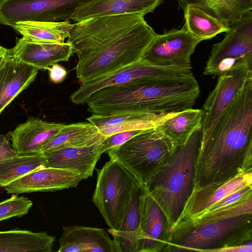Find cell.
Masks as SVG:
<instances>
[{"label":"cell","instance_id":"6da1fadb","mask_svg":"<svg viewBox=\"0 0 252 252\" xmlns=\"http://www.w3.org/2000/svg\"><path fill=\"white\" fill-rule=\"evenodd\" d=\"M157 34L140 14L91 18L74 24L66 41L78 56L81 83L140 61Z\"/></svg>","mask_w":252,"mask_h":252},{"label":"cell","instance_id":"7a4b0ae2","mask_svg":"<svg viewBox=\"0 0 252 252\" xmlns=\"http://www.w3.org/2000/svg\"><path fill=\"white\" fill-rule=\"evenodd\" d=\"M252 172V77L201 139L193 189Z\"/></svg>","mask_w":252,"mask_h":252},{"label":"cell","instance_id":"3957f363","mask_svg":"<svg viewBox=\"0 0 252 252\" xmlns=\"http://www.w3.org/2000/svg\"><path fill=\"white\" fill-rule=\"evenodd\" d=\"M199 93L198 83L192 73L102 89L98 92L97 101L103 115H165L192 108Z\"/></svg>","mask_w":252,"mask_h":252},{"label":"cell","instance_id":"277c9868","mask_svg":"<svg viewBox=\"0 0 252 252\" xmlns=\"http://www.w3.org/2000/svg\"><path fill=\"white\" fill-rule=\"evenodd\" d=\"M201 137L202 128L194 131L186 142L177 145L144 183L147 192L164 212L169 233L178 222L194 188Z\"/></svg>","mask_w":252,"mask_h":252},{"label":"cell","instance_id":"5b68a950","mask_svg":"<svg viewBox=\"0 0 252 252\" xmlns=\"http://www.w3.org/2000/svg\"><path fill=\"white\" fill-rule=\"evenodd\" d=\"M252 213L206 222L195 226L175 228L169 234L163 251L208 252L252 241Z\"/></svg>","mask_w":252,"mask_h":252},{"label":"cell","instance_id":"8992f818","mask_svg":"<svg viewBox=\"0 0 252 252\" xmlns=\"http://www.w3.org/2000/svg\"><path fill=\"white\" fill-rule=\"evenodd\" d=\"M176 146L157 126L142 131L107 152L110 159L122 164L144 185L148 176L166 159Z\"/></svg>","mask_w":252,"mask_h":252},{"label":"cell","instance_id":"52a82bcc","mask_svg":"<svg viewBox=\"0 0 252 252\" xmlns=\"http://www.w3.org/2000/svg\"><path fill=\"white\" fill-rule=\"evenodd\" d=\"M140 183L129 170L116 161L110 159L97 169L93 201L110 228L119 229L132 191Z\"/></svg>","mask_w":252,"mask_h":252},{"label":"cell","instance_id":"ba28073f","mask_svg":"<svg viewBox=\"0 0 252 252\" xmlns=\"http://www.w3.org/2000/svg\"><path fill=\"white\" fill-rule=\"evenodd\" d=\"M224 38L212 45L203 74L219 77L231 70L252 69V12L228 26Z\"/></svg>","mask_w":252,"mask_h":252},{"label":"cell","instance_id":"9c48e42d","mask_svg":"<svg viewBox=\"0 0 252 252\" xmlns=\"http://www.w3.org/2000/svg\"><path fill=\"white\" fill-rule=\"evenodd\" d=\"M192 66H160L142 59L104 76L81 83L70 96L76 105L84 104L94 93L106 88L192 74Z\"/></svg>","mask_w":252,"mask_h":252},{"label":"cell","instance_id":"30bf717a","mask_svg":"<svg viewBox=\"0 0 252 252\" xmlns=\"http://www.w3.org/2000/svg\"><path fill=\"white\" fill-rule=\"evenodd\" d=\"M91 0H0V24L12 27L19 21H68L80 4Z\"/></svg>","mask_w":252,"mask_h":252},{"label":"cell","instance_id":"8fae6325","mask_svg":"<svg viewBox=\"0 0 252 252\" xmlns=\"http://www.w3.org/2000/svg\"><path fill=\"white\" fill-rule=\"evenodd\" d=\"M201 41L185 28L158 34L145 52L142 60L160 66H191V55Z\"/></svg>","mask_w":252,"mask_h":252},{"label":"cell","instance_id":"7c38bea8","mask_svg":"<svg viewBox=\"0 0 252 252\" xmlns=\"http://www.w3.org/2000/svg\"><path fill=\"white\" fill-rule=\"evenodd\" d=\"M251 77L252 69L247 68L236 69L218 77L215 88L209 94L201 109V139L208 135L220 115Z\"/></svg>","mask_w":252,"mask_h":252},{"label":"cell","instance_id":"4fadbf2b","mask_svg":"<svg viewBox=\"0 0 252 252\" xmlns=\"http://www.w3.org/2000/svg\"><path fill=\"white\" fill-rule=\"evenodd\" d=\"M78 174L59 168L40 167L5 185L2 188L15 194L54 191L75 188L82 180Z\"/></svg>","mask_w":252,"mask_h":252},{"label":"cell","instance_id":"5bb4252c","mask_svg":"<svg viewBox=\"0 0 252 252\" xmlns=\"http://www.w3.org/2000/svg\"><path fill=\"white\" fill-rule=\"evenodd\" d=\"M140 229L137 252L163 251L169 233L166 217L145 189L141 197Z\"/></svg>","mask_w":252,"mask_h":252},{"label":"cell","instance_id":"9a60e30c","mask_svg":"<svg viewBox=\"0 0 252 252\" xmlns=\"http://www.w3.org/2000/svg\"><path fill=\"white\" fill-rule=\"evenodd\" d=\"M252 184V172H250L223 182L211 183L193 189L177 223L203 214L226 196Z\"/></svg>","mask_w":252,"mask_h":252},{"label":"cell","instance_id":"2e32d148","mask_svg":"<svg viewBox=\"0 0 252 252\" xmlns=\"http://www.w3.org/2000/svg\"><path fill=\"white\" fill-rule=\"evenodd\" d=\"M44 167L59 168L79 175L82 180L93 176L100 158L101 143L84 147H70L43 152Z\"/></svg>","mask_w":252,"mask_h":252},{"label":"cell","instance_id":"e0dca14e","mask_svg":"<svg viewBox=\"0 0 252 252\" xmlns=\"http://www.w3.org/2000/svg\"><path fill=\"white\" fill-rule=\"evenodd\" d=\"M38 70L20 61L6 48L0 66V114L34 80Z\"/></svg>","mask_w":252,"mask_h":252},{"label":"cell","instance_id":"ac0fdd59","mask_svg":"<svg viewBox=\"0 0 252 252\" xmlns=\"http://www.w3.org/2000/svg\"><path fill=\"white\" fill-rule=\"evenodd\" d=\"M13 55L22 62L38 69L48 70L61 62H67L73 55L71 45L62 43L29 41L23 37L17 38L15 45L10 48Z\"/></svg>","mask_w":252,"mask_h":252},{"label":"cell","instance_id":"d6986e66","mask_svg":"<svg viewBox=\"0 0 252 252\" xmlns=\"http://www.w3.org/2000/svg\"><path fill=\"white\" fill-rule=\"evenodd\" d=\"M63 229L59 252H119L114 240L103 229L76 225Z\"/></svg>","mask_w":252,"mask_h":252},{"label":"cell","instance_id":"ffe728a7","mask_svg":"<svg viewBox=\"0 0 252 252\" xmlns=\"http://www.w3.org/2000/svg\"><path fill=\"white\" fill-rule=\"evenodd\" d=\"M163 0H92L80 4L71 20L74 22L91 18L122 14L144 16L153 12Z\"/></svg>","mask_w":252,"mask_h":252},{"label":"cell","instance_id":"44dd1931","mask_svg":"<svg viewBox=\"0 0 252 252\" xmlns=\"http://www.w3.org/2000/svg\"><path fill=\"white\" fill-rule=\"evenodd\" d=\"M65 126L64 124L31 118L19 125L11 132L12 147L18 155L38 152Z\"/></svg>","mask_w":252,"mask_h":252},{"label":"cell","instance_id":"7402d4cb","mask_svg":"<svg viewBox=\"0 0 252 252\" xmlns=\"http://www.w3.org/2000/svg\"><path fill=\"white\" fill-rule=\"evenodd\" d=\"M177 113L165 115L133 113L107 116L92 114L86 119L95 126L101 134L108 137L123 131L144 130L156 127Z\"/></svg>","mask_w":252,"mask_h":252},{"label":"cell","instance_id":"603a6c76","mask_svg":"<svg viewBox=\"0 0 252 252\" xmlns=\"http://www.w3.org/2000/svg\"><path fill=\"white\" fill-rule=\"evenodd\" d=\"M144 190L142 184L134 187L124 210L119 229L108 230L114 237L119 252H137L141 236V197Z\"/></svg>","mask_w":252,"mask_h":252},{"label":"cell","instance_id":"cb8c5ba5","mask_svg":"<svg viewBox=\"0 0 252 252\" xmlns=\"http://www.w3.org/2000/svg\"><path fill=\"white\" fill-rule=\"evenodd\" d=\"M107 136L101 134L98 128L89 122L66 125L38 150L44 152L70 147H84L101 143Z\"/></svg>","mask_w":252,"mask_h":252},{"label":"cell","instance_id":"d4e9b609","mask_svg":"<svg viewBox=\"0 0 252 252\" xmlns=\"http://www.w3.org/2000/svg\"><path fill=\"white\" fill-rule=\"evenodd\" d=\"M55 239L44 232L0 231V252H51Z\"/></svg>","mask_w":252,"mask_h":252},{"label":"cell","instance_id":"484cf974","mask_svg":"<svg viewBox=\"0 0 252 252\" xmlns=\"http://www.w3.org/2000/svg\"><path fill=\"white\" fill-rule=\"evenodd\" d=\"M74 24L69 21L60 22L19 21L12 28L26 40L41 43H64Z\"/></svg>","mask_w":252,"mask_h":252},{"label":"cell","instance_id":"4316f807","mask_svg":"<svg viewBox=\"0 0 252 252\" xmlns=\"http://www.w3.org/2000/svg\"><path fill=\"white\" fill-rule=\"evenodd\" d=\"M183 9L188 5L197 7L227 27L252 9V0H178Z\"/></svg>","mask_w":252,"mask_h":252},{"label":"cell","instance_id":"83f0119b","mask_svg":"<svg viewBox=\"0 0 252 252\" xmlns=\"http://www.w3.org/2000/svg\"><path fill=\"white\" fill-rule=\"evenodd\" d=\"M203 111L190 108L165 120L158 127L177 145L186 142L196 130L202 128Z\"/></svg>","mask_w":252,"mask_h":252},{"label":"cell","instance_id":"f1b7e54d","mask_svg":"<svg viewBox=\"0 0 252 252\" xmlns=\"http://www.w3.org/2000/svg\"><path fill=\"white\" fill-rule=\"evenodd\" d=\"M183 10L185 20L184 28L201 41L211 39L229 29L228 27L197 7L188 5Z\"/></svg>","mask_w":252,"mask_h":252},{"label":"cell","instance_id":"f546056e","mask_svg":"<svg viewBox=\"0 0 252 252\" xmlns=\"http://www.w3.org/2000/svg\"><path fill=\"white\" fill-rule=\"evenodd\" d=\"M46 158L43 152L18 155L0 161V187L27 173L43 167Z\"/></svg>","mask_w":252,"mask_h":252},{"label":"cell","instance_id":"4dcf8cb0","mask_svg":"<svg viewBox=\"0 0 252 252\" xmlns=\"http://www.w3.org/2000/svg\"><path fill=\"white\" fill-rule=\"evenodd\" d=\"M252 213V194L237 202L216 211L202 214L192 219L182 221L173 229L187 228L208 222L233 218Z\"/></svg>","mask_w":252,"mask_h":252},{"label":"cell","instance_id":"1f68e13d","mask_svg":"<svg viewBox=\"0 0 252 252\" xmlns=\"http://www.w3.org/2000/svg\"><path fill=\"white\" fill-rule=\"evenodd\" d=\"M32 202L27 197L13 194L0 202V221L14 217H22L28 213Z\"/></svg>","mask_w":252,"mask_h":252},{"label":"cell","instance_id":"d6a6232c","mask_svg":"<svg viewBox=\"0 0 252 252\" xmlns=\"http://www.w3.org/2000/svg\"><path fill=\"white\" fill-rule=\"evenodd\" d=\"M142 131L143 130L123 131L108 136L101 143V152L102 154L104 152H107L113 148L121 146L131 137Z\"/></svg>","mask_w":252,"mask_h":252},{"label":"cell","instance_id":"836d02e7","mask_svg":"<svg viewBox=\"0 0 252 252\" xmlns=\"http://www.w3.org/2000/svg\"><path fill=\"white\" fill-rule=\"evenodd\" d=\"M252 194V185L245 187L226 196L211 206L205 213L213 212L221 208L233 204L242 198ZM203 213V214H204Z\"/></svg>","mask_w":252,"mask_h":252},{"label":"cell","instance_id":"e575fe53","mask_svg":"<svg viewBox=\"0 0 252 252\" xmlns=\"http://www.w3.org/2000/svg\"><path fill=\"white\" fill-rule=\"evenodd\" d=\"M10 138L11 132L6 135L0 134V161L18 155L10 143Z\"/></svg>","mask_w":252,"mask_h":252},{"label":"cell","instance_id":"d590c367","mask_svg":"<svg viewBox=\"0 0 252 252\" xmlns=\"http://www.w3.org/2000/svg\"><path fill=\"white\" fill-rule=\"evenodd\" d=\"M48 70L50 80L55 84L62 82L66 78L67 74L66 69L58 63L52 65Z\"/></svg>","mask_w":252,"mask_h":252},{"label":"cell","instance_id":"8d00e7d4","mask_svg":"<svg viewBox=\"0 0 252 252\" xmlns=\"http://www.w3.org/2000/svg\"><path fill=\"white\" fill-rule=\"evenodd\" d=\"M252 243L231 246L225 247L210 250L208 252H252Z\"/></svg>","mask_w":252,"mask_h":252},{"label":"cell","instance_id":"74e56055","mask_svg":"<svg viewBox=\"0 0 252 252\" xmlns=\"http://www.w3.org/2000/svg\"><path fill=\"white\" fill-rule=\"evenodd\" d=\"M6 48L0 45V66L4 57Z\"/></svg>","mask_w":252,"mask_h":252},{"label":"cell","instance_id":"f35d334b","mask_svg":"<svg viewBox=\"0 0 252 252\" xmlns=\"http://www.w3.org/2000/svg\"></svg>","mask_w":252,"mask_h":252}]
</instances>
